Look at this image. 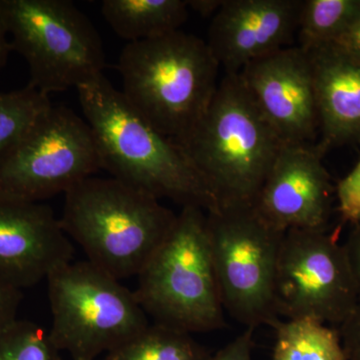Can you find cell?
<instances>
[{
  "label": "cell",
  "mask_w": 360,
  "mask_h": 360,
  "mask_svg": "<svg viewBox=\"0 0 360 360\" xmlns=\"http://www.w3.org/2000/svg\"><path fill=\"white\" fill-rule=\"evenodd\" d=\"M77 90L101 169L158 200L196 206L206 213L219 210V200L184 149L137 112L105 75Z\"/></svg>",
  "instance_id": "1"
},
{
  "label": "cell",
  "mask_w": 360,
  "mask_h": 360,
  "mask_svg": "<svg viewBox=\"0 0 360 360\" xmlns=\"http://www.w3.org/2000/svg\"><path fill=\"white\" fill-rule=\"evenodd\" d=\"M219 68L207 42L181 30L129 42L117 65L125 99L179 146L207 110Z\"/></svg>",
  "instance_id": "2"
},
{
  "label": "cell",
  "mask_w": 360,
  "mask_h": 360,
  "mask_svg": "<svg viewBox=\"0 0 360 360\" xmlns=\"http://www.w3.org/2000/svg\"><path fill=\"white\" fill-rule=\"evenodd\" d=\"M176 217L151 194L115 177L90 176L65 194L59 222L87 262L122 281L139 276Z\"/></svg>",
  "instance_id": "3"
},
{
  "label": "cell",
  "mask_w": 360,
  "mask_h": 360,
  "mask_svg": "<svg viewBox=\"0 0 360 360\" xmlns=\"http://www.w3.org/2000/svg\"><path fill=\"white\" fill-rule=\"evenodd\" d=\"M284 144L239 75H224L202 118L180 146L220 206H252Z\"/></svg>",
  "instance_id": "4"
},
{
  "label": "cell",
  "mask_w": 360,
  "mask_h": 360,
  "mask_svg": "<svg viewBox=\"0 0 360 360\" xmlns=\"http://www.w3.org/2000/svg\"><path fill=\"white\" fill-rule=\"evenodd\" d=\"M135 297L153 323L193 335L225 326L213 267L207 213L187 205L139 272Z\"/></svg>",
  "instance_id": "5"
},
{
  "label": "cell",
  "mask_w": 360,
  "mask_h": 360,
  "mask_svg": "<svg viewBox=\"0 0 360 360\" xmlns=\"http://www.w3.org/2000/svg\"><path fill=\"white\" fill-rule=\"evenodd\" d=\"M0 25L27 63L28 85L46 96L103 75L101 37L68 0H0Z\"/></svg>",
  "instance_id": "6"
},
{
  "label": "cell",
  "mask_w": 360,
  "mask_h": 360,
  "mask_svg": "<svg viewBox=\"0 0 360 360\" xmlns=\"http://www.w3.org/2000/svg\"><path fill=\"white\" fill-rule=\"evenodd\" d=\"M45 281L49 335L71 360H96L149 326L134 291L87 260L60 264Z\"/></svg>",
  "instance_id": "7"
},
{
  "label": "cell",
  "mask_w": 360,
  "mask_h": 360,
  "mask_svg": "<svg viewBox=\"0 0 360 360\" xmlns=\"http://www.w3.org/2000/svg\"><path fill=\"white\" fill-rule=\"evenodd\" d=\"M210 250L224 311L245 328H276L279 251L285 232L253 206H220L207 213Z\"/></svg>",
  "instance_id": "8"
},
{
  "label": "cell",
  "mask_w": 360,
  "mask_h": 360,
  "mask_svg": "<svg viewBox=\"0 0 360 360\" xmlns=\"http://www.w3.org/2000/svg\"><path fill=\"white\" fill-rule=\"evenodd\" d=\"M101 169L84 118L52 104L22 141L0 162V196L23 202L66 193Z\"/></svg>",
  "instance_id": "9"
},
{
  "label": "cell",
  "mask_w": 360,
  "mask_h": 360,
  "mask_svg": "<svg viewBox=\"0 0 360 360\" xmlns=\"http://www.w3.org/2000/svg\"><path fill=\"white\" fill-rule=\"evenodd\" d=\"M359 290L338 233H284L276 281V309L286 319H314L340 328L359 304Z\"/></svg>",
  "instance_id": "10"
},
{
  "label": "cell",
  "mask_w": 360,
  "mask_h": 360,
  "mask_svg": "<svg viewBox=\"0 0 360 360\" xmlns=\"http://www.w3.org/2000/svg\"><path fill=\"white\" fill-rule=\"evenodd\" d=\"M258 110L285 144H315L319 134L314 72L297 45L252 61L238 73Z\"/></svg>",
  "instance_id": "11"
},
{
  "label": "cell",
  "mask_w": 360,
  "mask_h": 360,
  "mask_svg": "<svg viewBox=\"0 0 360 360\" xmlns=\"http://www.w3.org/2000/svg\"><path fill=\"white\" fill-rule=\"evenodd\" d=\"M316 144H284L253 208L270 226L286 232L326 231L335 187Z\"/></svg>",
  "instance_id": "12"
},
{
  "label": "cell",
  "mask_w": 360,
  "mask_h": 360,
  "mask_svg": "<svg viewBox=\"0 0 360 360\" xmlns=\"http://www.w3.org/2000/svg\"><path fill=\"white\" fill-rule=\"evenodd\" d=\"M302 0H222L208 28L207 45L225 75L293 46Z\"/></svg>",
  "instance_id": "13"
},
{
  "label": "cell",
  "mask_w": 360,
  "mask_h": 360,
  "mask_svg": "<svg viewBox=\"0 0 360 360\" xmlns=\"http://www.w3.org/2000/svg\"><path fill=\"white\" fill-rule=\"evenodd\" d=\"M73 255L49 205L0 196V279L21 290L32 288Z\"/></svg>",
  "instance_id": "14"
},
{
  "label": "cell",
  "mask_w": 360,
  "mask_h": 360,
  "mask_svg": "<svg viewBox=\"0 0 360 360\" xmlns=\"http://www.w3.org/2000/svg\"><path fill=\"white\" fill-rule=\"evenodd\" d=\"M309 53L314 72L319 141L322 153L360 143V63L335 45H321Z\"/></svg>",
  "instance_id": "15"
},
{
  "label": "cell",
  "mask_w": 360,
  "mask_h": 360,
  "mask_svg": "<svg viewBox=\"0 0 360 360\" xmlns=\"http://www.w3.org/2000/svg\"><path fill=\"white\" fill-rule=\"evenodd\" d=\"M186 0H103L101 13L113 32L129 42L180 30L188 18Z\"/></svg>",
  "instance_id": "16"
},
{
  "label": "cell",
  "mask_w": 360,
  "mask_h": 360,
  "mask_svg": "<svg viewBox=\"0 0 360 360\" xmlns=\"http://www.w3.org/2000/svg\"><path fill=\"white\" fill-rule=\"evenodd\" d=\"M276 331L272 360H348L340 331L314 319H286Z\"/></svg>",
  "instance_id": "17"
},
{
  "label": "cell",
  "mask_w": 360,
  "mask_h": 360,
  "mask_svg": "<svg viewBox=\"0 0 360 360\" xmlns=\"http://www.w3.org/2000/svg\"><path fill=\"white\" fill-rule=\"evenodd\" d=\"M210 355L193 335L149 323L139 335L104 355L103 360H207Z\"/></svg>",
  "instance_id": "18"
},
{
  "label": "cell",
  "mask_w": 360,
  "mask_h": 360,
  "mask_svg": "<svg viewBox=\"0 0 360 360\" xmlns=\"http://www.w3.org/2000/svg\"><path fill=\"white\" fill-rule=\"evenodd\" d=\"M360 16V0H302L297 46L309 51L333 44Z\"/></svg>",
  "instance_id": "19"
},
{
  "label": "cell",
  "mask_w": 360,
  "mask_h": 360,
  "mask_svg": "<svg viewBox=\"0 0 360 360\" xmlns=\"http://www.w3.org/2000/svg\"><path fill=\"white\" fill-rule=\"evenodd\" d=\"M51 106L49 96L28 84L21 89L0 91V162Z\"/></svg>",
  "instance_id": "20"
},
{
  "label": "cell",
  "mask_w": 360,
  "mask_h": 360,
  "mask_svg": "<svg viewBox=\"0 0 360 360\" xmlns=\"http://www.w3.org/2000/svg\"><path fill=\"white\" fill-rule=\"evenodd\" d=\"M0 360H63L47 333L35 322L16 319L0 333Z\"/></svg>",
  "instance_id": "21"
},
{
  "label": "cell",
  "mask_w": 360,
  "mask_h": 360,
  "mask_svg": "<svg viewBox=\"0 0 360 360\" xmlns=\"http://www.w3.org/2000/svg\"><path fill=\"white\" fill-rule=\"evenodd\" d=\"M338 210L343 224H354L360 219V160L352 172L335 186Z\"/></svg>",
  "instance_id": "22"
},
{
  "label": "cell",
  "mask_w": 360,
  "mask_h": 360,
  "mask_svg": "<svg viewBox=\"0 0 360 360\" xmlns=\"http://www.w3.org/2000/svg\"><path fill=\"white\" fill-rule=\"evenodd\" d=\"M22 290L0 279V333L18 319Z\"/></svg>",
  "instance_id": "23"
},
{
  "label": "cell",
  "mask_w": 360,
  "mask_h": 360,
  "mask_svg": "<svg viewBox=\"0 0 360 360\" xmlns=\"http://www.w3.org/2000/svg\"><path fill=\"white\" fill-rule=\"evenodd\" d=\"M255 329L245 328L241 335L231 340L207 360H252L253 333Z\"/></svg>",
  "instance_id": "24"
},
{
  "label": "cell",
  "mask_w": 360,
  "mask_h": 360,
  "mask_svg": "<svg viewBox=\"0 0 360 360\" xmlns=\"http://www.w3.org/2000/svg\"><path fill=\"white\" fill-rule=\"evenodd\" d=\"M348 360H360V302L354 314L338 328Z\"/></svg>",
  "instance_id": "25"
},
{
  "label": "cell",
  "mask_w": 360,
  "mask_h": 360,
  "mask_svg": "<svg viewBox=\"0 0 360 360\" xmlns=\"http://www.w3.org/2000/svg\"><path fill=\"white\" fill-rule=\"evenodd\" d=\"M349 58L360 63V16L354 21V25L341 34L333 44Z\"/></svg>",
  "instance_id": "26"
},
{
  "label": "cell",
  "mask_w": 360,
  "mask_h": 360,
  "mask_svg": "<svg viewBox=\"0 0 360 360\" xmlns=\"http://www.w3.org/2000/svg\"><path fill=\"white\" fill-rule=\"evenodd\" d=\"M352 225V231L348 236L347 243H345V248L356 279L360 298V219Z\"/></svg>",
  "instance_id": "27"
},
{
  "label": "cell",
  "mask_w": 360,
  "mask_h": 360,
  "mask_svg": "<svg viewBox=\"0 0 360 360\" xmlns=\"http://www.w3.org/2000/svg\"><path fill=\"white\" fill-rule=\"evenodd\" d=\"M188 8L207 18L213 16L221 6L222 0H186Z\"/></svg>",
  "instance_id": "28"
},
{
  "label": "cell",
  "mask_w": 360,
  "mask_h": 360,
  "mask_svg": "<svg viewBox=\"0 0 360 360\" xmlns=\"http://www.w3.org/2000/svg\"><path fill=\"white\" fill-rule=\"evenodd\" d=\"M11 51H13V47H11L8 37L0 25V70L6 65L7 58Z\"/></svg>",
  "instance_id": "29"
}]
</instances>
